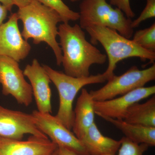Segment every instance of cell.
I'll return each instance as SVG.
<instances>
[{"label": "cell", "mask_w": 155, "mask_h": 155, "mask_svg": "<svg viewBox=\"0 0 155 155\" xmlns=\"http://www.w3.org/2000/svg\"><path fill=\"white\" fill-rule=\"evenodd\" d=\"M17 14L23 24L21 34L23 38L26 41L32 39L35 45L46 43L54 52L57 65L61 66L62 53L57 40V25L62 19L58 12L37 0H32L27 5L19 8Z\"/></svg>", "instance_id": "2"}, {"label": "cell", "mask_w": 155, "mask_h": 155, "mask_svg": "<svg viewBox=\"0 0 155 155\" xmlns=\"http://www.w3.org/2000/svg\"><path fill=\"white\" fill-rule=\"evenodd\" d=\"M32 0H12L14 5L19 8H22L28 5Z\"/></svg>", "instance_id": "25"}, {"label": "cell", "mask_w": 155, "mask_h": 155, "mask_svg": "<svg viewBox=\"0 0 155 155\" xmlns=\"http://www.w3.org/2000/svg\"><path fill=\"white\" fill-rule=\"evenodd\" d=\"M146 5L140 15L135 20L132 21V28H137L140 23L147 19L155 17V0H146Z\"/></svg>", "instance_id": "21"}, {"label": "cell", "mask_w": 155, "mask_h": 155, "mask_svg": "<svg viewBox=\"0 0 155 155\" xmlns=\"http://www.w3.org/2000/svg\"><path fill=\"white\" fill-rule=\"evenodd\" d=\"M44 155H58V148H57V149L55 150L54 151V152H53L50 153L48 154Z\"/></svg>", "instance_id": "27"}, {"label": "cell", "mask_w": 155, "mask_h": 155, "mask_svg": "<svg viewBox=\"0 0 155 155\" xmlns=\"http://www.w3.org/2000/svg\"><path fill=\"white\" fill-rule=\"evenodd\" d=\"M79 10V25L83 29L92 25H100L117 31L127 38L133 36L132 20L106 0H82Z\"/></svg>", "instance_id": "5"}, {"label": "cell", "mask_w": 155, "mask_h": 155, "mask_svg": "<svg viewBox=\"0 0 155 155\" xmlns=\"http://www.w3.org/2000/svg\"><path fill=\"white\" fill-rule=\"evenodd\" d=\"M120 130L125 137L137 144H145L149 147L155 146V127L131 124L122 119L102 117Z\"/></svg>", "instance_id": "16"}, {"label": "cell", "mask_w": 155, "mask_h": 155, "mask_svg": "<svg viewBox=\"0 0 155 155\" xmlns=\"http://www.w3.org/2000/svg\"><path fill=\"white\" fill-rule=\"evenodd\" d=\"M0 3L5 6L8 11H11L12 8L14 5V4L12 0H0Z\"/></svg>", "instance_id": "26"}, {"label": "cell", "mask_w": 155, "mask_h": 155, "mask_svg": "<svg viewBox=\"0 0 155 155\" xmlns=\"http://www.w3.org/2000/svg\"><path fill=\"white\" fill-rule=\"evenodd\" d=\"M23 72L24 76L30 81L38 111L52 113L51 91L50 85L51 81L42 65L36 59H33L31 64H28Z\"/></svg>", "instance_id": "12"}, {"label": "cell", "mask_w": 155, "mask_h": 155, "mask_svg": "<svg viewBox=\"0 0 155 155\" xmlns=\"http://www.w3.org/2000/svg\"><path fill=\"white\" fill-rule=\"evenodd\" d=\"M58 36L62 53V64L64 73L74 77H87L94 64L102 65L107 56L87 41L83 29L78 24H60Z\"/></svg>", "instance_id": "1"}, {"label": "cell", "mask_w": 155, "mask_h": 155, "mask_svg": "<svg viewBox=\"0 0 155 155\" xmlns=\"http://www.w3.org/2000/svg\"><path fill=\"white\" fill-rule=\"evenodd\" d=\"M85 30L90 36L91 43L95 45L99 43L105 50L108 65L104 73L108 80L114 75L117 64L125 59L137 58L142 61L148 60L149 64L155 63V52L143 48L117 31L97 25L89 26Z\"/></svg>", "instance_id": "3"}, {"label": "cell", "mask_w": 155, "mask_h": 155, "mask_svg": "<svg viewBox=\"0 0 155 155\" xmlns=\"http://www.w3.org/2000/svg\"><path fill=\"white\" fill-rule=\"evenodd\" d=\"M71 2H78V1H81V0H70Z\"/></svg>", "instance_id": "28"}, {"label": "cell", "mask_w": 155, "mask_h": 155, "mask_svg": "<svg viewBox=\"0 0 155 155\" xmlns=\"http://www.w3.org/2000/svg\"><path fill=\"white\" fill-rule=\"evenodd\" d=\"M42 66L58 90L59 106L55 117L65 127L71 130L74 119L73 103L78 92L86 85L104 83L108 80V77L104 73L87 77H72L48 65Z\"/></svg>", "instance_id": "4"}, {"label": "cell", "mask_w": 155, "mask_h": 155, "mask_svg": "<svg viewBox=\"0 0 155 155\" xmlns=\"http://www.w3.org/2000/svg\"><path fill=\"white\" fill-rule=\"evenodd\" d=\"M17 13L0 25V55L12 58L18 63L29 54L31 46L22 36L18 25Z\"/></svg>", "instance_id": "10"}, {"label": "cell", "mask_w": 155, "mask_h": 155, "mask_svg": "<svg viewBox=\"0 0 155 155\" xmlns=\"http://www.w3.org/2000/svg\"><path fill=\"white\" fill-rule=\"evenodd\" d=\"M58 147L48 138L31 135L22 141L0 136V155H44Z\"/></svg>", "instance_id": "13"}, {"label": "cell", "mask_w": 155, "mask_h": 155, "mask_svg": "<svg viewBox=\"0 0 155 155\" xmlns=\"http://www.w3.org/2000/svg\"><path fill=\"white\" fill-rule=\"evenodd\" d=\"M155 86L139 87L121 96L112 99L95 101V114L98 116L112 119H123L127 110L135 103L153 95Z\"/></svg>", "instance_id": "11"}, {"label": "cell", "mask_w": 155, "mask_h": 155, "mask_svg": "<svg viewBox=\"0 0 155 155\" xmlns=\"http://www.w3.org/2000/svg\"><path fill=\"white\" fill-rule=\"evenodd\" d=\"M58 155H78L74 152L61 147H58Z\"/></svg>", "instance_id": "24"}, {"label": "cell", "mask_w": 155, "mask_h": 155, "mask_svg": "<svg viewBox=\"0 0 155 155\" xmlns=\"http://www.w3.org/2000/svg\"><path fill=\"white\" fill-rule=\"evenodd\" d=\"M31 114L37 127L58 147L70 150L78 155H90L74 134L58 121L55 116L38 110H34Z\"/></svg>", "instance_id": "8"}, {"label": "cell", "mask_w": 155, "mask_h": 155, "mask_svg": "<svg viewBox=\"0 0 155 155\" xmlns=\"http://www.w3.org/2000/svg\"><path fill=\"white\" fill-rule=\"evenodd\" d=\"M155 79V63L150 67L142 70L134 66L122 75H113L101 88L89 92L95 101H107L143 87Z\"/></svg>", "instance_id": "6"}, {"label": "cell", "mask_w": 155, "mask_h": 155, "mask_svg": "<svg viewBox=\"0 0 155 155\" xmlns=\"http://www.w3.org/2000/svg\"><path fill=\"white\" fill-rule=\"evenodd\" d=\"M8 11V8L2 4L0 3V25L3 23L6 19Z\"/></svg>", "instance_id": "23"}, {"label": "cell", "mask_w": 155, "mask_h": 155, "mask_svg": "<svg viewBox=\"0 0 155 155\" xmlns=\"http://www.w3.org/2000/svg\"><path fill=\"white\" fill-rule=\"evenodd\" d=\"M79 140L90 155H115L121 145L120 140L103 135L95 122Z\"/></svg>", "instance_id": "15"}, {"label": "cell", "mask_w": 155, "mask_h": 155, "mask_svg": "<svg viewBox=\"0 0 155 155\" xmlns=\"http://www.w3.org/2000/svg\"><path fill=\"white\" fill-rule=\"evenodd\" d=\"M24 76L18 62L0 55V84L3 94L11 95L18 104L28 107L32 102L33 94L30 84Z\"/></svg>", "instance_id": "7"}, {"label": "cell", "mask_w": 155, "mask_h": 155, "mask_svg": "<svg viewBox=\"0 0 155 155\" xmlns=\"http://www.w3.org/2000/svg\"><path fill=\"white\" fill-rule=\"evenodd\" d=\"M120 141L118 154L106 155H143L149 147L145 144L136 143L125 137H122Z\"/></svg>", "instance_id": "20"}, {"label": "cell", "mask_w": 155, "mask_h": 155, "mask_svg": "<svg viewBox=\"0 0 155 155\" xmlns=\"http://www.w3.org/2000/svg\"><path fill=\"white\" fill-rule=\"evenodd\" d=\"M74 110L73 133L80 140L94 123V101L86 88L81 89Z\"/></svg>", "instance_id": "14"}, {"label": "cell", "mask_w": 155, "mask_h": 155, "mask_svg": "<svg viewBox=\"0 0 155 155\" xmlns=\"http://www.w3.org/2000/svg\"><path fill=\"white\" fill-rule=\"evenodd\" d=\"M25 134L48 138L36 126L32 114L13 110L0 105V136L22 140Z\"/></svg>", "instance_id": "9"}, {"label": "cell", "mask_w": 155, "mask_h": 155, "mask_svg": "<svg viewBox=\"0 0 155 155\" xmlns=\"http://www.w3.org/2000/svg\"><path fill=\"white\" fill-rule=\"evenodd\" d=\"M51 8L55 10L60 15L62 22L69 23V21H75L78 20L79 14L69 8L63 0H37Z\"/></svg>", "instance_id": "18"}, {"label": "cell", "mask_w": 155, "mask_h": 155, "mask_svg": "<svg viewBox=\"0 0 155 155\" xmlns=\"http://www.w3.org/2000/svg\"><path fill=\"white\" fill-rule=\"evenodd\" d=\"M123 120L131 124L155 127V95L145 102H137L130 106Z\"/></svg>", "instance_id": "17"}, {"label": "cell", "mask_w": 155, "mask_h": 155, "mask_svg": "<svg viewBox=\"0 0 155 155\" xmlns=\"http://www.w3.org/2000/svg\"><path fill=\"white\" fill-rule=\"evenodd\" d=\"M132 41L140 47L155 52V23L148 28L137 31L133 35Z\"/></svg>", "instance_id": "19"}, {"label": "cell", "mask_w": 155, "mask_h": 155, "mask_svg": "<svg viewBox=\"0 0 155 155\" xmlns=\"http://www.w3.org/2000/svg\"><path fill=\"white\" fill-rule=\"evenodd\" d=\"M110 5L116 6L124 13L128 18H133L135 17V13L130 7V0H109Z\"/></svg>", "instance_id": "22"}]
</instances>
